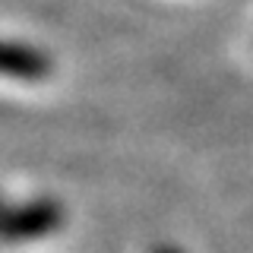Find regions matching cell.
Segmentation results:
<instances>
[{"instance_id": "cell-1", "label": "cell", "mask_w": 253, "mask_h": 253, "mask_svg": "<svg viewBox=\"0 0 253 253\" xmlns=\"http://www.w3.org/2000/svg\"><path fill=\"white\" fill-rule=\"evenodd\" d=\"M63 209L54 200H38L29 206H6L0 212V241H35L57 231Z\"/></svg>"}, {"instance_id": "cell-2", "label": "cell", "mask_w": 253, "mask_h": 253, "mask_svg": "<svg viewBox=\"0 0 253 253\" xmlns=\"http://www.w3.org/2000/svg\"><path fill=\"white\" fill-rule=\"evenodd\" d=\"M54 63L44 57L38 47L16 44V42H0V73L13 79H44Z\"/></svg>"}, {"instance_id": "cell-3", "label": "cell", "mask_w": 253, "mask_h": 253, "mask_svg": "<svg viewBox=\"0 0 253 253\" xmlns=\"http://www.w3.org/2000/svg\"><path fill=\"white\" fill-rule=\"evenodd\" d=\"M155 253H180V250H174V247H162V250H155Z\"/></svg>"}, {"instance_id": "cell-4", "label": "cell", "mask_w": 253, "mask_h": 253, "mask_svg": "<svg viewBox=\"0 0 253 253\" xmlns=\"http://www.w3.org/2000/svg\"><path fill=\"white\" fill-rule=\"evenodd\" d=\"M3 209H6V206H3V200H0V212H3Z\"/></svg>"}]
</instances>
